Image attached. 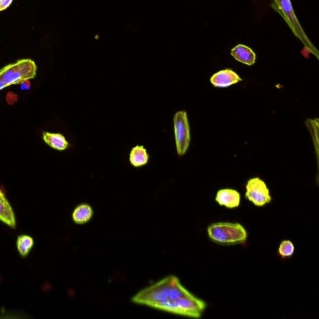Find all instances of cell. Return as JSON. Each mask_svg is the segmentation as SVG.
<instances>
[{
    "instance_id": "cell-16",
    "label": "cell",
    "mask_w": 319,
    "mask_h": 319,
    "mask_svg": "<svg viewBox=\"0 0 319 319\" xmlns=\"http://www.w3.org/2000/svg\"><path fill=\"white\" fill-rule=\"evenodd\" d=\"M9 95L10 96V98H7V100L8 102H9V104H11V105H12V104H13V100H14L15 102H17L18 100V96L17 95H14V94L12 93H10L9 94Z\"/></svg>"
},
{
    "instance_id": "cell-17",
    "label": "cell",
    "mask_w": 319,
    "mask_h": 319,
    "mask_svg": "<svg viewBox=\"0 0 319 319\" xmlns=\"http://www.w3.org/2000/svg\"><path fill=\"white\" fill-rule=\"evenodd\" d=\"M21 89L22 90L25 89H29V87L31 86L30 82H29V80H26L25 81L21 83Z\"/></svg>"
},
{
    "instance_id": "cell-18",
    "label": "cell",
    "mask_w": 319,
    "mask_h": 319,
    "mask_svg": "<svg viewBox=\"0 0 319 319\" xmlns=\"http://www.w3.org/2000/svg\"><path fill=\"white\" fill-rule=\"evenodd\" d=\"M7 87L8 85L6 84V83L4 81V80L0 78V90L4 89V88Z\"/></svg>"
},
{
    "instance_id": "cell-6",
    "label": "cell",
    "mask_w": 319,
    "mask_h": 319,
    "mask_svg": "<svg viewBox=\"0 0 319 319\" xmlns=\"http://www.w3.org/2000/svg\"><path fill=\"white\" fill-rule=\"evenodd\" d=\"M211 84L214 87L225 88L241 82V79L238 75L232 69H225L214 74L210 79Z\"/></svg>"
},
{
    "instance_id": "cell-1",
    "label": "cell",
    "mask_w": 319,
    "mask_h": 319,
    "mask_svg": "<svg viewBox=\"0 0 319 319\" xmlns=\"http://www.w3.org/2000/svg\"><path fill=\"white\" fill-rule=\"evenodd\" d=\"M209 238L221 245H236L245 242L248 233L242 225L237 222H216L208 227Z\"/></svg>"
},
{
    "instance_id": "cell-12",
    "label": "cell",
    "mask_w": 319,
    "mask_h": 319,
    "mask_svg": "<svg viewBox=\"0 0 319 319\" xmlns=\"http://www.w3.org/2000/svg\"><path fill=\"white\" fill-rule=\"evenodd\" d=\"M129 159L133 167H140L148 163L149 155L144 146H136L131 151Z\"/></svg>"
},
{
    "instance_id": "cell-10",
    "label": "cell",
    "mask_w": 319,
    "mask_h": 319,
    "mask_svg": "<svg viewBox=\"0 0 319 319\" xmlns=\"http://www.w3.org/2000/svg\"><path fill=\"white\" fill-rule=\"evenodd\" d=\"M42 139L45 144L58 151H65L68 148V142L62 134L44 132L42 133Z\"/></svg>"
},
{
    "instance_id": "cell-3",
    "label": "cell",
    "mask_w": 319,
    "mask_h": 319,
    "mask_svg": "<svg viewBox=\"0 0 319 319\" xmlns=\"http://www.w3.org/2000/svg\"><path fill=\"white\" fill-rule=\"evenodd\" d=\"M37 67L30 59H24L9 64L0 69V78L8 86L20 84L26 80L34 79L36 76Z\"/></svg>"
},
{
    "instance_id": "cell-15",
    "label": "cell",
    "mask_w": 319,
    "mask_h": 319,
    "mask_svg": "<svg viewBox=\"0 0 319 319\" xmlns=\"http://www.w3.org/2000/svg\"><path fill=\"white\" fill-rule=\"evenodd\" d=\"M13 0H0V12L5 10L12 5Z\"/></svg>"
},
{
    "instance_id": "cell-13",
    "label": "cell",
    "mask_w": 319,
    "mask_h": 319,
    "mask_svg": "<svg viewBox=\"0 0 319 319\" xmlns=\"http://www.w3.org/2000/svg\"><path fill=\"white\" fill-rule=\"evenodd\" d=\"M17 248L19 253L23 257H26L28 255L34 245L33 238L28 235H23L19 236L17 239Z\"/></svg>"
},
{
    "instance_id": "cell-9",
    "label": "cell",
    "mask_w": 319,
    "mask_h": 319,
    "mask_svg": "<svg viewBox=\"0 0 319 319\" xmlns=\"http://www.w3.org/2000/svg\"><path fill=\"white\" fill-rule=\"evenodd\" d=\"M231 54L236 60L246 65L252 66L256 62L255 53L245 45H237L233 48Z\"/></svg>"
},
{
    "instance_id": "cell-4",
    "label": "cell",
    "mask_w": 319,
    "mask_h": 319,
    "mask_svg": "<svg viewBox=\"0 0 319 319\" xmlns=\"http://www.w3.org/2000/svg\"><path fill=\"white\" fill-rule=\"evenodd\" d=\"M173 122L176 150L179 155H183L189 149L190 143V126L187 112H176Z\"/></svg>"
},
{
    "instance_id": "cell-2",
    "label": "cell",
    "mask_w": 319,
    "mask_h": 319,
    "mask_svg": "<svg viewBox=\"0 0 319 319\" xmlns=\"http://www.w3.org/2000/svg\"><path fill=\"white\" fill-rule=\"evenodd\" d=\"M270 6L283 17L295 36L301 40L305 49L318 58V52L305 34L292 6L291 0H270Z\"/></svg>"
},
{
    "instance_id": "cell-14",
    "label": "cell",
    "mask_w": 319,
    "mask_h": 319,
    "mask_svg": "<svg viewBox=\"0 0 319 319\" xmlns=\"http://www.w3.org/2000/svg\"><path fill=\"white\" fill-rule=\"evenodd\" d=\"M295 252L294 244L289 240H284L281 243L278 248V255L282 259L290 258Z\"/></svg>"
},
{
    "instance_id": "cell-7",
    "label": "cell",
    "mask_w": 319,
    "mask_h": 319,
    "mask_svg": "<svg viewBox=\"0 0 319 319\" xmlns=\"http://www.w3.org/2000/svg\"><path fill=\"white\" fill-rule=\"evenodd\" d=\"M215 200L219 205L233 209L240 206L241 195L240 193L235 190L222 189L217 193Z\"/></svg>"
},
{
    "instance_id": "cell-8",
    "label": "cell",
    "mask_w": 319,
    "mask_h": 319,
    "mask_svg": "<svg viewBox=\"0 0 319 319\" xmlns=\"http://www.w3.org/2000/svg\"><path fill=\"white\" fill-rule=\"evenodd\" d=\"M0 220L16 229V219L14 211L4 193L0 190Z\"/></svg>"
},
{
    "instance_id": "cell-11",
    "label": "cell",
    "mask_w": 319,
    "mask_h": 319,
    "mask_svg": "<svg viewBox=\"0 0 319 319\" xmlns=\"http://www.w3.org/2000/svg\"><path fill=\"white\" fill-rule=\"evenodd\" d=\"M93 214V208L89 205L80 204L74 209L72 218L75 223L84 224L90 220Z\"/></svg>"
},
{
    "instance_id": "cell-5",
    "label": "cell",
    "mask_w": 319,
    "mask_h": 319,
    "mask_svg": "<svg viewBox=\"0 0 319 319\" xmlns=\"http://www.w3.org/2000/svg\"><path fill=\"white\" fill-rule=\"evenodd\" d=\"M246 188L245 197L254 205L262 207L271 202L269 190L264 181L259 178L249 179Z\"/></svg>"
}]
</instances>
